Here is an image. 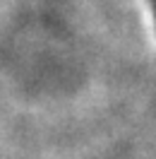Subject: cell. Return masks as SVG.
<instances>
[{"instance_id":"obj_1","label":"cell","mask_w":156,"mask_h":159,"mask_svg":"<svg viewBox=\"0 0 156 159\" xmlns=\"http://www.w3.org/2000/svg\"><path fill=\"white\" fill-rule=\"evenodd\" d=\"M154 5H156V0H154Z\"/></svg>"}]
</instances>
